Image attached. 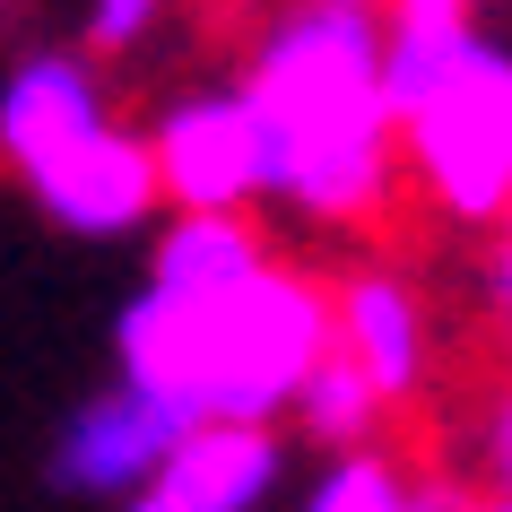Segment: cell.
Wrapping results in <instances>:
<instances>
[{
	"mask_svg": "<svg viewBox=\"0 0 512 512\" xmlns=\"http://www.w3.org/2000/svg\"><path fill=\"white\" fill-rule=\"evenodd\" d=\"M391 400L356 356H322L313 374H304V426L313 434H330V443H348V434H365L374 426V408Z\"/></svg>",
	"mask_w": 512,
	"mask_h": 512,
	"instance_id": "12",
	"label": "cell"
},
{
	"mask_svg": "<svg viewBox=\"0 0 512 512\" xmlns=\"http://www.w3.org/2000/svg\"><path fill=\"white\" fill-rule=\"evenodd\" d=\"M157 0H96V44H131Z\"/></svg>",
	"mask_w": 512,
	"mask_h": 512,
	"instance_id": "14",
	"label": "cell"
},
{
	"mask_svg": "<svg viewBox=\"0 0 512 512\" xmlns=\"http://www.w3.org/2000/svg\"><path fill=\"white\" fill-rule=\"evenodd\" d=\"M408 139L426 183L452 200L460 217H486L512 200V61L469 44L443 79L408 105Z\"/></svg>",
	"mask_w": 512,
	"mask_h": 512,
	"instance_id": "3",
	"label": "cell"
},
{
	"mask_svg": "<svg viewBox=\"0 0 512 512\" xmlns=\"http://www.w3.org/2000/svg\"><path fill=\"white\" fill-rule=\"evenodd\" d=\"M330 356L322 296L278 270H252L217 296H183V287H148L122 313V374L139 391L200 408V417H270L287 391Z\"/></svg>",
	"mask_w": 512,
	"mask_h": 512,
	"instance_id": "2",
	"label": "cell"
},
{
	"mask_svg": "<svg viewBox=\"0 0 512 512\" xmlns=\"http://www.w3.org/2000/svg\"><path fill=\"white\" fill-rule=\"evenodd\" d=\"M339 339H348V356L382 382V391H408V382H417V313H408V296L391 287V278L348 287V304H339Z\"/></svg>",
	"mask_w": 512,
	"mask_h": 512,
	"instance_id": "9",
	"label": "cell"
},
{
	"mask_svg": "<svg viewBox=\"0 0 512 512\" xmlns=\"http://www.w3.org/2000/svg\"><path fill=\"white\" fill-rule=\"evenodd\" d=\"M261 261H252V235H243L226 209H200L191 226H174L157 252V278L165 287H183V296H217V287H235V278H252Z\"/></svg>",
	"mask_w": 512,
	"mask_h": 512,
	"instance_id": "10",
	"label": "cell"
},
{
	"mask_svg": "<svg viewBox=\"0 0 512 512\" xmlns=\"http://www.w3.org/2000/svg\"><path fill=\"white\" fill-rule=\"evenodd\" d=\"M200 426V408L165 400V391H113V400H96L70 426V443H61V478L70 486H131V478H157L165 452L183 443V434Z\"/></svg>",
	"mask_w": 512,
	"mask_h": 512,
	"instance_id": "4",
	"label": "cell"
},
{
	"mask_svg": "<svg viewBox=\"0 0 512 512\" xmlns=\"http://www.w3.org/2000/svg\"><path fill=\"white\" fill-rule=\"evenodd\" d=\"M504 304H512V252H504Z\"/></svg>",
	"mask_w": 512,
	"mask_h": 512,
	"instance_id": "16",
	"label": "cell"
},
{
	"mask_svg": "<svg viewBox=\"0 0 512 512\" xmlns=\"http://www.w3.org/2000/svg\"><path fill=\"white\" fill-rule=\"evenodd\" d=\"M157 174H165V165L148 157V148H131L122 131H96V139H79L70 157L44 165L35 191H44V209H53L61 226H79V235H113V226H131V217L157 200Z\"/></svg>",
	"mask_w": 512,
	"mask_h": 512,
	"instance_id": "7",
	"label": "cell"
},
{
	"mask_svg": "<svg viewBox=\"0 0 512 512\" xmlns=\"http://www.w3.org/2000/svg\"><path fill=\"white\" fill-rule=\"evenodd\" d=\"M469 44H478V35L460 27V9H400V35H391V53H382V79H391L400 122H408V105H417Z\"/></svg>",
	"mask_w": 512,
	"mask_h": 512,
	"instance_id": "11",
	"label": "cell"
},
{
	"mask_svg": "<svg viewBox=\"0 0 512 512\" xmlns=\"http://www.w3.org/2000/svg\"><path fill=\"white\" fill-rule=\"evenodd\" d=\"M270 469L278 452L261 434V417H200L148 478V512H235L270 486Z\"/></svg>",
	"mask_w": 512,
	"mask_h": 512,
	"instance_id": "5",
	"label": "cell"
},
{
	"mask_svg": "<svg viewBox=\"0 0 512 512\" xmlns=\"http://www.w3.org/2000/svg\"><path fill=\"white\" fill-rule=\"evenodd\" d=\"M495 469H504V504H512V408H504V426H495Z\"/></svg>",
	"mask_w": 512,
	"mask_h": 512,
	"instance_id": "15",
	"label": "cell"
},
{
	"mask_svg": "<svg viewBox=\"0 0 512 512\" xmlns=\"http://www.w3.org/2000/svg\"><path fill=\"white\" fill-rule=\"evenodd\" d=\"M400 504V478L382 460H339V478L313 486V512H391Z\"/></svg>",
	"mask_w": 512,
	"mask_h": 512,
	"instance_id": "13",
	"label": "cell"
},
{
	"mask_svg": "<svg viewBox=\"0 0 512 512\" xmlns=\"http://www.w3.org/2000/svg\"><path fill=\"white\" fill-rule=\"evenodd\" d=\"M96 131H105V113H96V87H87L79 61H35L0 96V148L27 165V174H44L53 157H70Z\"/></svg>",
	"mask_w": 512,
	"mask_h": 512,
	"instance_id": "8",
	"label": "cell"
},
{
	"mask_svg": "<svg viewBox=\"0 0 512 512\" xmlns=\"http://www.w3.org/2000/svg\"><path fill=\"white\" fill-rule=\"evenodd\" d=\"M157 165H165V183L183 191L191 209H235L243 191H261L270 165H261L252 96H243V105H183L165 122V139H157Z\"/></svg>",
	"mask_w": 512,
	"mask_h": 512,
	"instance_id": "6",
	"label": "cell"
},
{
	"mask_svg": "<svg viewBox=\"0 0 512 512\" xmlns=\"http://www.w3.org/2000/svg\"><path fill=\"white\" fill-rule=\"evenodd\" d=\"M252 122H261V165L270 191L304 200L322 217L374 209L391 174V79L365 0H322L270 44L252 79Z\"/></svg>",
	"mask_w": 512,
	"mask_h": 512,
	"instance_id": "1",
	"label": "cell"
}]
</instances>
